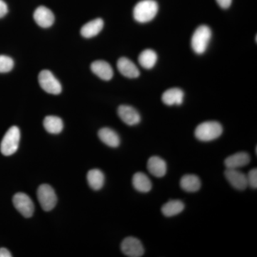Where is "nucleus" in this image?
I'll list each match as a JSON object with an SVG mask.
<instances>
[{
  "instance_id": "obj_1",
  "label": "nucleus",
  "mask_w": 257,
  "mask_h": 257,
  "mask_svg": "<svg viewBox=\"0 0 257 257\" xmlns=\"http://www.w3.org/2000/svg\"><path fill=\"white\" fill-rule=\"evenodd\" d=\"M158 4L155 0H143L134 8V18L140 23L151 21L158 13Z\"/></svg>"
},
{
  "instance_id": "obj_2",
  "label": "nucleus",
  "mask_w": 257,
  "mask_h": 257,
  "mask_svg": "<svg viewBox=\"0 0 257 257\" xmlns=\"http://www.w3.org/2000/svg\"><path fill=\"white\" fill-rule=\"evenodd\" d=\"M223 128L220 123L217 121H204L196 128L195 135L197 140L202 142H209L216 140L221 136Z\"/></svg>"
},
{
  "instance_id": "obj_3",
  "label": "nucleus",
  "mask_w": 257,
  "mask_h": 257,
  "mask_svg": "<svg viewBox=\"0 0 257 257\" xmlns=\"http://www.w3.org/2000/svg\"><path fill=\"white\" fill-rule=\"evenodd\" d=\"M211 31L207 25H201L195 30L192 37V47L193 50L198 55H202L207 50L210 42Z\"/></svg>"
},
{
  "instance_id": "obj_4",
  "label": "nucleus",
  "mask_w": 257,
  "mask_h": 257,
  "mask_svg": "<svg viewBox=\"0 0 257 257\" xmlns=\"http://www.w3.org/2000/svg\"><path fill=\"white\" fill-rule=\"evenodd\" d=\"M20 140V128L16 126L9 128L0 145V150L5 156H11L18 151Z\"/></svg>"
},
{
  "instance_id": "obj_5",
  "label": "nucleus",
  "mask_w": 257,
  "mask_h": 257,
  "mask_svg": "<svg viewBox=\"0 0 257 257\" xmlns=\"http://www.w3.org/2000/svg\"><path fill=\"white\" fill-rule=\"evenodd\" d=\"M37 198L42 209L49 211L55 208L57 197L55 190L48 184H42L37 189Z\"/></svg>"
},
{
  "instance_id": "obj_6",
  "label": "nucleus",
  "mask_w": 257,
  "mask_h": 257,
  "mask_svg": "<svg viewBox=\"0 0 257 257\" xmlns=\"http://www.w3.org/2000/svg\"><path fill=\"white\" fill-rule=\"evenodd\" d=\"M39 83L45 92L52 94L62 92V85L58 79L49 70H42L39 74Z\"/></svg>"
},
{
  "instance_id": "obj_7",
  "label": "nucleus",
  "mask_w": 257,
  "mask_h": 257,
  "mask_svg": "<svg viewBox=\"0 0 257 257\" xmlns=\"http://www.w3.org/2000/svg\"><path fill=\"white\" fill-rule=\"evenodd\" d=\"M14 204L17 210L25 218L31 217L35 211V206L33 202L28 195L25 193L19 192L13 197Z\"/></svg>"
},
{
  "instance_id": "obj_8",
  "label": "nucleus",
  "mask_w": 257,
  "mask_h": 257,
  "mask_svg": "<svg viewBox=\"0 0 257 257\" xmlns=\"http://www.w3.org/2000/svg\"><path fill=\"white\" fill-rule=\"evenodd\" d=\"M121 249L126 256L130 257L143 256L145 253L143 243L140 240L133 236L125 238L123 240Z\"/></svg>"
},
{
  "instance_id": "obj_9",
  "label": "nucleus",
  "mask_w": 257,
  "mask_h": 257,
  "mask_svg": "<svg viewBox=\"0 0 257 257\" xmlns=\"http://www.w3.org/2000/svg\"><path fill=\"white\" fill-rule=\"evenodd\" d=\"M224 175L229 184L238 190H244L248 187L246 175L238 169H226Z\"/></svg>"
},
{
  "instance_id": "obj_10",
  "label": "nucleus",
  "mask_w": 257,
  "mask_h": 257,
  "mask_svg": "<svg viewBox=\"0 0 257 257\" xmlns=\"http://www.w3.org/2000/svg\"><path fill=\"white\" fill-rule=\"evenodd\" d=\"M120 119L130 126L138 124L141 121V116L138 110L133 106L128 105H121L117 110Z\"/></svg>"
},
{
  "instance_id": "obj_11",
  "label": "nucleus",
  "mask_w": 257,
  "mask_h": 257,
  "mask_svg": "<svg viewBox=\"0 0 257 257\" xmlns=\"http://www.w3.org/2000/svg\"><path fill=\"white\" fill-rule=\"evenodd\" d=\"M34 20L41 28H48L53 25L55 16L52 12L46 7L40 6L34 13Z\"/></svg>"
},
{
  "instance_id": "obj_12",
  "label": "nucleus",
  "mask_w": 257,
  "mask_h": 257,
  "mask_svg": "<svg viewBox=\"0 0 257 257\" xmlns=\"http://www.w3.org/2000/svg\"><path fill=\"white\" fill-rule=\"evenodd\" d=\"M147 169L151 175L161 178L167 173V165L163 159L160 157L153 156L149 159Z\"/></svg>"
},
{
  "instance_id": "obj_13",
  "label": "nucleus",
  "mask_w": 257,
  "mask_h": 257,
  "mask_svg": "<svg viewBox=\"0 0 257 257\" xmlns=\"http://www.w3.org/2000/svg\"><path fill=\"white\" fill-rule=\"evenodd\" d=\"M91 69L93 73L95 74L97 77L103 80H110L114 74L112 67L105 61H95L91 64Z\"/></svg>"
},
{
  "instance_id": "obj_14",
  "label": "nucleus",
  "mask_w": 257,
  "mask_h": 257,
  "mask_svg": "<svg viewBox=\"0 0 257 257\" xmlns=\"http://www.w3.org/2000/svg\"><path fill=\"white\" fill-rule=\"evenodd\" d=\"M117 68L120 73L128 78H137L140 74L138 67L130 59L126 57H121L118 60Z\"/></svg>"
},
{
  "instance_id": "obj_15",
  "label": "nucleus",
  "mask_w": 257,
  "mask_h": 257,
  "mask_svg": "<svg viewBox=\"0 0 257 257\" xmlns=\"http://www.w3.org/2000/svg\"><path fill=\"white\" fill-rule=\"evenodd\" d=\"M249 162L248 154L241 152L228 157L224 161V165L227 169H239L247 165Z\"/></svg>"
},
{
  "instance_id": "obj_16",
  "label": "nucleus",
  "mask_w": 257,
  "mask_h": 257,
  "mask_svg": "<svg viewBox=\"0 0 257 257\" xmlns=\"http://www.w3.org/2000/svg\"><path fill=\"white\" fill-rule=\"evenodd\" d=\"M184 93L179 88H171L163 93L162 100L166 105H180L184 100Z\"/></svg>"
},
{
  "instance_id": "obj_17",
  "label": "nucleus",
  "mask_w": 257,
  "mask_h": 257,
  "mask_svg": "<svg viewBox=\"0 0 257 257\" xmlns=\"http://www.w3.org/2000/svg\"><path fill=\"white\" fill-rule=\"evenodd\" d=\"M98 137L103 143L110 147H117L120 145V138L117 133L110 128H101L98 133Z\"/></svg>"
},
{
  "instance_id": "obj_18",
  "label": "nucleus",
  "mask_w": 257,
  "mask_h": 257,
  "mask_svg": "<svg viewBox=\"0 0 257 257\" xmlns=\"http://www.w3.org/2000/svg\"><path fill=\"white\" fill-rule=\"evenodd\" d=\"M104 27V21L101 18L95 19L89 22L81 29V35L85 38L95 37L101 31Z\"/></svg>"
},
{
  "instance_id": "obj_19",
  "label": "nucleus",
  "mask_w": 257,
  "mask_h": 257,
  "mask_svg": "<svg viewBox=\"0 0 257 257\" xmlns=\"http://www.w3.org/2000/svg\"><path fill=\"white\" fill-rule=\"evenodd\" d=\"M133 184L136 190L143 193L150 192L152 187L151 180L143 172H137L134 175Z\"/></svg>"
},
{
  "instance_id": "obj_20",
  "label": "nucleus",
  "mask_w": 257,
  "mask_h": 257,
  "mask_svg": "<svg viewBox=\"0 0 257 257\" xmlns=\"http://www.w3.org/2000/svg\"><path fill=\"white\" fill-rule=\"evenodd\" d=\"M202 183L197 175H186L180 180L181 188L187 192H196L201 188Z\"/></svg>"
},
{
  "instance_id": "obj_21",
  "label": "nucleus",
  "mask_w": 257,
  "mask_h": 257,
  "mask_svg": "<svg viewBox=\"0 0 257 257\" xmlns=\"http://www.w3.org/2000/svg\"><path fill=\"white\" fill-rule=\"evenodd\" d=\"M87 182L91 188L97 191L102 188L104 184V175L101 170L94 169L87 174Z\"/></svg>"
},
{
  "instance_id": "obj_22",
  "label": "nucleus",
  "mask_w": 257,
  "mask_h": 257,
  "mask_svg": "<svg viewBox=\"0 0 257 257\" xmlns=\"http://www.w3.org/2000/svg\"><path fill=\"white\" fill-rule=\"evenodd\" d=\"M44 126L49 133L57 135L62 131L64 127L63 121L58 116H47L44 119Z\"/></svg>"
},
{
  "instance_id": "obj_23",
  "label": "nucleus",
  "mask_w": 257,
  "mask_h": 257,
  "mask_svg": "<svg viewBox=\"0 0 257 257\" xmlns=\"http://www.w3.org/2000/svg\"><path fill=\"white\" fill-rule=\"evenodd\" d=\"M138 61L139 63L143 68L147 69L153 68L157 61V53L152 50H144L139 56Z\"/></svg>"
},
{
  "instance_id": "obj_24",
  "label": "nucleus",
  "mask_w": 257,
  "mask_h": 257,
  "mask_svg": "<svg viewBox=\"0 0 257 257\" xmlns=\"http://www.w3.org/2000/svg\"><path fill=\"white\" fill-rule=\"evenodd\" d=\"M184 204L180 200H171L162 208V212L165 216L171 217L180 214L184 210Z\"/></svg>"
},
{
  "instance_id": "obj_25",
  "label": "nucleus",
  "mask_w": 257,
  "mask_h": 257,
  "mask_svg": "<svg viewBox=\"0 0 257 257\" xmlns=\"http://www.w3.org/2000/svg\"><path fill=\"white\" fill-rule=\"evenodd\" d=\"M14 67V61L8 56L0 55V73L9 72Z\"/></svg>"
},
{
  "instance_id": "obj_26",
  "label": "nucleus",
  "mask_w": 257,
  "mask_h": 257,
  "mask_svg": "<svg viewBox=\"0 0 257 257\" xmlns=\"http://www.w3.org/2000/svg\"><path fill=\"white\" fill-rule=\"evenodd\" d=\"M246 175V179H247L248 186L251 188H257V170L253 168L248 172Z\"/></svg>"
},
{
  "instance_id": "obj_27",
  "label": "nucleus",
  "mask_w": 257,
  "mask_h": 257,
  "mask_svg": "<svg viewBox=\"0 0 257 257\" xmlns=\"http://www.w3.org/2000/svg\"><path fill=\"white\" fill-rule=\"evenodd\" d=\"M8 12V5L3 0H0V18H3Z\"/></svg>"
},
{
  "instance_id": "obj_28",
  "label": "nucleus",
  "mask_w": 257,
  "mask_h": 257,
  "mask_svg": "<svg viewBox=\"0 0 257 257\" xmlns=\"http://www.w3.org/2000/svg\"><path fill=\"white\" fill-rule=\"evenodd\" d=\"M218 5L221 7L223 9H227L231 4L232 0H216Z\"/></svg>"
},
{
  "instance_id": "obj_29",
  "label": "nucleus",
  "mask_w": 257,
  "mask_h": 257,
  "mask_svg": "<svg viewBox=\"0 0 257 257\" xmlns=\"http://www.w3.org/2000/svg\"><path fill=\"white\" fill-rule=\"evenodd\" d=\"M13 255L10 252L9 250L5 248H0V257H12Z\"/></svg>"
}]
</instances>
